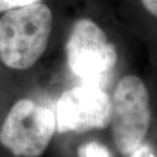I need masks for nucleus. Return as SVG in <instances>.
<instances>
[{"instance_id": "obj_10", "label": "nucleus", "mask_w": 157, "mask_h": 157, "mask_svg": "<svg viewBox=\"0 0 157 157\" xmlns=\"http://www.w3.org/2000/svg\"><path fill=\"white\" fill-rule=\"evenodd\" d=\"M0 67H1V57H0Z\"/></svg>"}, {"instance_id": "obj_7", "label": "nucleus", "mask_w": 157, "mask_h": 157, "mask_svg": "<svg viewBox=\"0 0 157 157\" xmlns=\"http://www.w3.org/2000/svg\"><path fill=\"white\" fill-rule=\"evenodd\" d=\"M39 2H42V0H0V12H6Z\"/></svg>"}, {"instance_id": "obj_8", "label": "nucleus", "mask_w": 157, "mask_h": 157, "mask_svg": "<svg viewBox=\"0 0 157 157\" xmlns=\"http://www.w3.org/2000/svg\"><path fill=\"white\" fill-rule=\"evenodd\" d=\"M130 155H132L131 157H156L154 155V153H153V150L150 147V145L145 144V143H142Z\"/></svg>"}, {"instance_id": "obj_4", "label": "nucleus", "mask_w": 157, "mask_h": 157, "mask_svg": "<svg viewBox=\"0 0 157 157\" xmlns=\"http://www.w3.org/2000/svg\"><path fill=\"white\" fill-rule=\"evenodd\" d=\"M111 122L113 141L119 151L130 155L144 143L151 113L149 92L144 82L135 75H126L113 92Z\"/></svg>"}, {"instance_id": "obj_9", "label": "nucleus", "mask_w": 157, "mask_h": 157, "mask_svg": "<svg viewBox=\"0 0 157 157\" xmlns=\"http://www.w3.org/2000/svg\"><path fill=\"white\" fill-rule=\"evenodd\" d=\"M142 3L146 10L157 18V0H142Z\"/></svg>"}, {"instance_id": "obj_3", "label": "nucleus", "mask_w": 157, "mask_h": 157, "mask_svg": "<svg viewBox=\"0 0 157 157\" xmlns=\"http://www.w3.org/2000/svg\"><path fill=\"white\" fill-rule=\"evenodd\" d=\"M56 132L53 109L33 99L16 101L0 130V144L15 157H40Z\"/></svg>"}, {"instance_id": "obj_6", "label": "nucleus", "mask_w": 157, "mask_h": 157, "mask_svg": "<svg viewBox=\"0 0 157 157\" xmlns=\"http://www.w3.org/2000/svg\"><path fill=\"white\" fill-rule=\"evenodd\" d=\"M77 157H113L109 148L96 141L87 142L78 148Z\"/></svg>"}, {"instance_id": "obj_1", "label": "nucleus", "mask_w": 157, "mask_h": 157, "mask_svg": "<svg viewBox=\"0 0 157 157\" xmlns=\"http://www.w3.org/2000/svg\"><path fill=\"white\" fill-rule=\"evenodd\" d=\"M53 12L43 2L4 12L0 17V57L6 67L26 70L47 50L53 29Z\"/></svg>"}, {"instance_id": "obj_2", "label": "nucleus", "mask_w": 157, "mask_h": 157, "mask_svg": "<svg viewBox=\"0 0 157 157\" xmlns=\"http://www.w3.org/2000/svg\"><path fill=\"white\" fill-rule=\"evenodd\" d=\"M65 53L70 72L81 83L103 89L109 84L118 62V53L96 22L79 18L73 23Z\"/></svg>"}, {"instance_id": "obj_5", "label": "nucleus", "mask_w": 157, "mask_h": 157, "mask_svg": "<svg viewBox=\"0 0 157 157\" xmlns=\"http://www.w3.org/2000/svg\"><path fill=\"white\" fill-rule=\"evenodd\" d=\"M54 113L59 133H85L109 125L112 102L103 88L81 83L60 95Z\"/></svg>"}]
</instances>
